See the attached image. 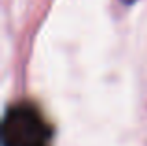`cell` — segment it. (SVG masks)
Here are the masks:
<instances>
[{
	"instance_id": "2",
	"label": "cell",
	"mask_w": 147,
	"mask_h": 146,
	"mask_svg": "<svg viewBox=\"0 0 147 146\" xmlns=\"http://www.w3.org/2000/svg\"><path fill=\"white\" fill-rule=\"evenodd\" d=\"M121 2H123V4H134L136 0H121Z\"/></svg>"
},
{
	"instance_id": "1",
	"label": "cell",
	"mask_w": 147,
	"mask_h": 146,
	"mask_svg": "<svg viewBox=\"0 0 147 146\" xmlns=\"http://www.w3.org/2000/svg\"><path fill=\"white\" fill-rule=\"evenodd\" d=\"M2 146H52V126L32 101H19L2 120Z\"/></svg>"
}]
</instances>
